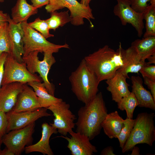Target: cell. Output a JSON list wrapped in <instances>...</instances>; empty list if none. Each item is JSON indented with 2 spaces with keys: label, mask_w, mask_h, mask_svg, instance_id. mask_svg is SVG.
I'll return each mask as SVG.
<instances>
[{
  "label": "cell",
  "mask_w": 155,
  "mask_h": 155,
  "mask_svg": "<svg viewBox=\"0 0 155 155\" xmlns=\"http://www.w3.org/2000/svg\"><path fill=\"white\" fill-rule=\"evenodd\" d=\"M68 8L70 11V22L75 26L84 24V19L87 20L92 26L91 20L94 18L92 10L90 6H86L79 2L77 0H50L45 9L51 13L64 8Z\"/></svg>",
  "instance_id": "obj_7"
},
{
  "label": "cell",
  "mask_w": 155,
  "mask_h": 155,
  "mask_svg": "<svg viewBox=\"0 0 155 155\" xmlns=\"http://www.w3.org/2000/svg\"><path fill=\"white\" fill-rule=\"evenodd\" d=\"M114 149L111 146H108L103 149L101 152V155H115Z\"/></svg>",
  "instance_id": "obj_37"
},
{
  "label": "cell",
  "mask_w": 155,
  "mask_h": 155,
  "mask_svg": "<svg viewBox=\"0 0 155 155\" xmlns=\"http://www.w3.org/2000/svg\"><path fill=\"white\" fill-rule=\"evenodd\" d=\"M131 46L142 59L145 60L155 54V36L136 39L131 43Z\"/></svg>",
  "instance_id": "obj_24"
},
{
  "label": "cell",
  "mask_w": 155,
  "mask_h": 155,
  "mask_svg": "<svg viewBox=\"0 0 155 155\" xmlns=\"http://www.w3.org/2000/svg\"><path fill=\"white\" fill-rule=\"evenodd\" d=\"M27 84L33 89L38 97L41 107L47 108L51 105L63 100L62 99L55 97L50 94L45 88L43 82L33 81Z\"/></svg>",
  "instance_id": "obj_23"
},
{
  "label": "cell",
  "mask_w": 155,
  "mask_h": 155,
  "mask_svg": "<svg viewBox=\"0 0 155 155\" xmlns=\"http://www.w3.org/2000/svg\"><path fill=\"white\" fill-rule=\"evenodd\" d=\"M2 143V137H0V150H1V147Z\"/></svg>",
  "instance_id": "obj_44"
},
{
  "label": "cell",
  "mask_w": 155,
  "mask_h": 155,
  "mask_svg": "<svg viewBox=\"0 0 155 155\" xmlns=\"http://www.w3.org/2000/svg\"><path fill=\"white\" fill-rule=\"evenodd\" d=\"M127 77L117 71L114 75L106 80V89L111 94L113 100L117 103L123 98L129 94L130 92L129 85L127 83Z\"/></svg>",
  "instance_id": "obj_17"
},
{
  "label": "cell",
  "mask_w": 155,
  "mask_h": 155,
  "mask_svg": "<svg viewBox=\"0 0 155 155\" xmlns=\"http://www.w3.org/2000/svg\"><path fill=\"white\" fill-rule=\"evenodd\" d=\"M42 128L41 139L36 144L26 146L24 149L26 154L37 152L44 155H54L49 144V140L52 134L58 133L57 130L46 123L42 124Z\"/></svg>",
  "instance_id": "obj_18"
},
{
  "label": "cell",
  "mask_w": 155,
  "mask_h": 155,
  "mask_svg": "<svg viewBox=\"0 0 155 155\" xmlns=\"http://www.w3.org/2000/svg\"><path fill=\"white\" fill-rule=\"evenodd\" d=\"M92 0H81L80 3L86 6H89V3Z\"/></svg>",
  "instance_id": "obj_42"
},
{
  "label": "cell",
  "mask_w": 155,
  "mask_h": 155,
  "mask_svg": "<svg viewBox=\"0 0 155 155\" xmlns=\"http://www.w3.org/2000/svg\"><path fill=\"white\" fill-rule=\"evenodd\" d=\"M144 83L146 85L150 90L151 93L155 100V81H154L147 77L143 78Z\"/></svg>",
  "instance_id": "obj_35"
},
{
  "label": "cell",
  "mask_w": 155,
  "mask_h": 155,
  "mask_svg": "<svg viewBox=\"0 0 155 155\" xmlns=\"http://www.w3.org/2000/svg\"><path fill=\"white\" fill-rule=\"evenodd\" d=\"M4 1V0H0V2H3Z\"/></svg>",
  "instance_id": "obj_45"
},
{
  "label": "cell",
  "mask_w": 155,
  "mask_h": 155,
  "mask_svg": "<svg viewBox=\"0 0 155 155\" xmlns=\"http://www.w3.org/2000/svg\"><path fill=\"white\" fill-rule=\"evenodd\" d=\"M124 50L121 43L116 51L105 45L84 59L100 82L113 77L124 65Z\"/></svg>",
  "instance_id": "obj_1"
},
{
  "label": "cell",
  "mask_w": 155,
  "mask_h": 155,
  "mask_svg": "<svg viewBox=\"0 0 155 155\" xmlns=\"http://www.w3.org/2000/svg\"><path fill=\"white\" fill-rule=\"evenodd\" d=\"M47 110L41 107L32 111L15 112L11 110L6 113L8 122L6 133L25 127L41 118L51 116Z\"/></svg>",
  "instance_id": "obj_12"
},
{
  "label": "cell",
  "mask_w": 155,
  "mask_h": 155,
  "mask_svg": "<svg viewBox=\"0 0 155 155\" xmlns=\"http://www.w3.org/2000/svg\"><path fill=\"white\" fill-rule=\"evenodd\" d=\"M35 125L34 122L23 128L10 131L2 137V143L14 155H20L26 146L32 142Z\"/></svg>",
  "instance_id": "obj_9"
},
{
  "label": "cell",
  "mask_w": 155,
  "mask_h": 155,
  "mask_svg": "<svg viewBox=\"0 0 155 155\" xmlns=\"http://www.w3.org/2000/svg\"><path fill=\"white\" fill-rule=\"evenodd\" d=\"M131 80L132 92L134 94L139 102L138 106L155 111V100L151 92L144 88L142 78L139 76H132Z\"/></svg>",
  "instance_id": "obj_19"
},
{
  "label": "cell",
  "mask_w": 155,
  "mask_h": 155,
  "mask_svg": "<svg viewBox=\"0 0 155 155\" xmlns=\"http://www.w3.org/2000/svg\"><path fill=\"white\" fill-rule=\"evenodd\" d=\"M117 103L118 108L122 111H125L127 117L130 119L133 118L135 109L139 104L134 94L132 92Z\"/></svg>",
  "instance_id": "obj_27"
},
{
  "label": "cell",
  "mask_w": 155,
  "mask_h": 155,
  "mask_svg": "<svg viewBox=\"0 0 155 155\" xmlns=\"http://www.w3.org/2000/svg\"><path fill=\"white\" fill-rule=\"evenodd\" d=\"M40 108L38 97L33 89L27 83H25L11 111L19 112L35 110Z\"/></svg>",
  "instance_id": "obj_15"
},
{
  "label": "cell",
  "mask_w": 155,
  "mask_h": 155,
  "mask_svg": "<svg viewBox=\"0 0 155 155\" xmlns=\"http://www.w3.org/2000/svg\"><path fill=\"white\" fill-rule=\"evenodd\" d=\"M139 72L143 78L147 77L155 81V65L146 63L142 67Z\"/></svg>",
  "instance_id": "obj_31"
},
{
  "label": "cell",
  "mask_w": 155,
  "mask_h": 155,
  "mask_svg": "<svg viewBox=\"0 0 155 155\" xmlns=\"http://www.w3.org/2000/svg\"><path fill=\"white\" fill-rule=\"evenodd\" d=\"M135 119L127 117L124 120V126L121 129L117 138L119 140V147L122 150L129 137L134 127Z\"/></svg>",
  "instance_id": "obj_28"
},
{
  "label": "cell",
  "mask_w": 155,
  "mask_h": 155,
  "mask_svg": "<svg viewBox=\"0 0 155 155\" xmlns=\"http://www.w3.org/2000/svg\"><path fill=\"white\" fill-rule=\"evenodd\" d=\"M69 133L71 135L70 137L62 135L59 137L67 141V147L72 155H92L98 152L96 147L91 143L87 136L73 131Z\"/></svg>",
  "instance_id": "obj_13"
},
{
  "label": "cell",
  "mask_w": 155,
  "mask_h": 155,
  "mask_svg": "<svg viewBox=\"0 0 155 155\" xmlns=\"http://www.w3.org/2000/svg\"><path fill=\"white\" fill-rule=\"evenodd\" d=\"M47 108L53 113L55 117L53 123L50 125L57 129L58 132L66 136L73 131L76 117L70 110L69 104L62 100Z\"/></svg>",
  "instance_id": "obj_10"
},
{
  "label": "cell",
  "mask_w": 155,
  "mask_h": 155,
  "mask_svg": "<svg viewBox=\"0 0 155 155\" xmlns=\"http://www.w3.org/2000/svg\"><path fill=\"white\" fill-rule=\"evenodd\" d=\"M11 46L8 31V22L0 25V53L10 54Z\"/></svg>",
  "instance_id": "obj_29"
},
{
  "label": "cell",
  "mask_w": 155,
  "mask_h": 155,
  "mask_svg": "<svg viewBox=\"0 0 155 155\" xmlns=\"http://www.w3.org/2000/svg\"><path fill=\"white\" fill-rule=\"evenodd\" d=\"M38 9L28 3L26 0H17L11 9V19L16 23L27 21L31 16L37 13Z\"/></svg>",
  "instance_id": "obj_22"
},
{
  "label": "cell",
  "mask_w": 155,
  "mask_h": 155,
  "mask_svg": "<svg viewBox=\"0 0 155 155\" xmlns=\"http://www.w3.org/2000/svg\"><path fill=\"white\" fill-rule=\"evenodd\" d=\"M117 4L113 9V13L120 19L123 26L131 24L136 30L137 36L140 37L144 28L142 13L137 12L131 7L130 0H116Z\"/></svg>",
  "instance_id": "obj_11"
},
{
  "label": "cell",
  "mask_w": 155,
  "mask_h": 155,
  "mask_svg": "<svg viewBox=\"0 0 155 155\" xmlns=\"http://www.w3.org/2000/svg\"><path fill=\"white\" fill-rule=\"evenodd\" d=\"M150 0H130L132 8L136 11L140 13L142 12L148 4V2Z\"/></svg>",
  "instance_id": "obj_32"
},
{
  "label": "cell",
  "mask_w": 155,
  "mask_h": 155,
  "mask_svg": "<svg viewBox=\"0 0 155 155\" xmlns=\"http://www.w3.org/2000/svg\"><path fill=\"white\" fill-rule=\"evenodd\" d=\"M69 80L72 92L77 99L85 104L92 100L98 93L100 82L84 59L71 73Z\"/></svg>",
  "instance_id": "obj_3"
},
{
  "label": "cell",
  "mask_w": 155,
  "mask_h": 155,
  "mask_svg": "<svg viewBox=\"0 0 155 155\" xmlns=\"http://www.w3.org/2000/svg\"><path fill=\"white\" fill-rule=\"evenodd\" d=\"M8 31L11 46L10 54L18 62H23L24 53L23 31L21 23H16L9 17Z\"/></svg>",
  "instance_id": "obj_14"
},
{
  "label": "cell",
  "mask_w": 155,
  "mask_h": 155,
  "mask_svg": "<svg viewBox=\"0 0 155 155\" xmlns=\"http://www.w3.org/2000/svg\"><path fill=\"white\" fill-rule=\"evenodd\" d=\"M39 53L37 51H34L23 56V61L26 64L27 69L31 73L34 74L38 73L39 74L49 93L55 96V87L48 79L49 70L56 61L53 55V53L51 52L44 53L43 60L40 61L38 56Z\"/></svg>",
  "instance_id": "obj_6"
},
{
  "label": "cell",
  "mask_w": 155,
  "mask_h": 155,
  "mask_svg": "<svg viewBox=\"0 0 155 155\" xmlns=\"http://www.w3.org/2000/svg\"><path fill=\"white\" fill-rule=\"evenodd\" d=\"M124 56L125 60L124 65L117 71L122 73L127 78H129L128 73H138L146 62L145 60L141 58L131 46L124 50Z\"/></svg>",
  "instance_id": "obj_20"
},
{
  "label": "cell",
  "mask_w": 155,
  "mask_h": 155,
  "mask_svg": "<svg viewBox=\"0 0 155 155\" xmlns=\"http://www.w3.org/2000/svg\"><path fill=\"white\" fill-rule=\"evenodd\" d=\"M124 120L117 111L108 113L102 125L104 133L110 139L117 138L124 126Z\"/></svg>",
  "instance_id": "obj_21"
},
{
  "label": "cell",
  "mask_w": 155,
  "mask_h": 155,
  "mask_svg": "<svg viewBox=\"0 0 155 155\" xmlns=\"http://www.w3.org/2000/svg\"><path fill=\"white\" fill-rule=\"evenodd\" d=\"M50 0H30L32 5L38 9L44 5H48Z\"/></svg>",
  "instance_id": "obj_36"
},
{
  "label": "cell",
  "mask_w": 155,
  "mask_h": 155,
  "mask_svg": "<svg viewBox=\"0 0 155 155\" xmlns=\"http://www.w3.org/2000/svg\"><path fill=\"white\" fill-rule=\"evenodd\" d=\"M8 122L6 113L0 110V137H2L6 133Z\"/></svg>",
  "instance_id": "obj_33"
},
{
  "label": "cell",
  "mask_w": 155,
  "mask_h": 155,
  "mask_svg": "<svg viewBox=\"0 0 155 155\" xmlns=\"http://www.w3.org/2000/svg\"><path fill=\"white\" fill-rule=\"evenodd\" d=\"M150 4L155 5V0H150Z\"/></svg>",
  "instance_id": "obj_43"
},
{
  "label": "cell",
  "mask_w": 155,
  "mask_h": 155,
  "mask_svg": "<svg viewBox=\"0 0 155 155\" xmlns=\"http://www.w3.org/2000/svg\"><path fill=\"white\" fill-rule=\"evenodd\" d=\"M107 111L102 93L100 92L78 110L75 123L76 132L83 134L92 140L100 133Z\"/></svg>",
  "instance_id": "obj_2"
},
{
  "label": "cell",
  "mask_w": 155,
  "mask_h": 155,
  "mask_svg": "<svg viewBox=\"0 0 155 155\" xmlns=\"http://www.w3.org/2000/svg\"><path fill=\"white\" fill-rule=\"evenodd\" d=\"M21 24L24 32L23 56L34 51L43 53L51 52L54 53L58 52L62 48L69 49V46L67 44H56L48 41L40 33L31 27L27 21Z\"/></svg>",
  "instance_id": "obj_5"
},
{
  "label": "cell",
  "mask_w": 155,
  "mask_h": 155,
  "mask_svg": "<svg viewBox=\"0 0 155 155\" xmlns=\"http://www.w3.org/2000/svg\"><path fill=\"white\" fill-rule=\"evenodd\" d=\"M24 84L13 82L1 86L0 88V110L6 113L12 109Z\"/></svg>",
  "instance_id": "obj_16"
},
{
  "label": "cell",
  "mask_w": 155,
  "mask_h": 155,
  "mask_svg": "<svg viewBox=\"0 0 155 155\" xmlns=\"http://www.w3.org/2000/svg\"><path fill=\"white\" fill-rule=\"evenodd\" d=\"M155 116L153 113L142 112L137 115L130 135L122 150V153L131 150L138 144L152 146L155 141Z\"/></svg>",
  "instance_id": "obj_4"
},
{
  "label": "cell",
  "mask_w": 155,
  "mask_h": 155,
  "mask_svg": "<svg viewBox=\"0 0 155 155\" xmlns=\"http://www.w3.org/2000/svg\"><path fill=\"white\" fill-rule=\"evenodd\" d=\"M8 54L6 52L0 53V88L4 75V63Z\"/></svg>",
  "instance_id": "obj_34"
},
{
  "label": "cell",
  "mask_w": 155,
  "mask_h": 155,
  "mask_svg": "<svg viewBox=\"0 0 155 155\" xmlns=\"http://www.w3.org/2000/svg\"><path fill=\"white\" fill-rule=\"evenodd\" d=\"M9 17L7 13L0 10V25L5 22H8Z\"/></svg>",
  "instance_id": "obj_38"
},
{
  "label": "cell",
  "mask_w": 155,
  "mask_h": 155,
  "mask_svg": "<svg viewBox=\"0 0 155 155\" xmlns=\"http://www.w3.org/2000/svg\"><path fill=\"white\" fill-rule=\"evenodd\" d=\"M147 59H148V62H146V64L150 65L151 64H155V54L150 56Z\"/></svg>",
  "instance_id": "obj_41"
},
{
  "label": "cell",
  "mask_w": 155,
  "mask_h": 155,
  "mask_svg": "<svg viewBox=\"0 0 155 155\" xmlns=\"http://www.w3.org/2000/svg\"><path fill=\"white\" fill-rule=\"evenodd\" d=\"M142 14L146 21V31L143 37L155 36V5L148 4Z\"/></svg>",
  "instance_id": "obj_25"
},
{
  "label": "cell",
  "mask_w": 155,
  "mask_h": 155,
  "mask_svg": "<svg viewBox=\"0 0 155 155\" xmlns=\"http://www.w3.org/2000/svg\"><path fill=\"white\" fill-rule=\"evenodd\" d=\"M132 152L131 155H140V150L139 148L137 146H135L131 150Z\"/></svg>",
  "instance_id": "obj_40"
},
{
  "label": "cell",
  "mask_w": 155,
  "mask_h": 155,
  "mask_svg": "<svg viewBox=\"0 0 155 155\" xmlns=\"http://www.w3.org/2000/svg\"><path fill=\"white\" fill-rule=\"evenodd\" d=\"M28 24L31 27L38 31L46 39L54 36L49 32L50 29L46 20H42L38 18Z\"/></svg>",
  "instance_id": "obj_30"
},
{
  "label": "cell",
  "mask_w": 155,
  "mask_h": 155,
  "mask_svg": "<svg viewBox=\"0 0 155 155\" xmlns=\"http://www.w3.org/2000/svg\"><path fill=\"white\" fill-rule=\"evenodd\" d=\"M0 155H14V154L6 147L3 150H0Z\"/></svg>",
  "instance_id": "obj_39"
},
{
  "label": "cell",
  "mask_w": 155,
  "mask_h": 155,
  "mask_svg": "<svg viewBox=\"0 0 155 155\" xmlns=\"http://www.w3.org/2000/svg\"><path fill=\"white\" fill-rule=\"evenodd\" d=\"M69 10L58 12L55 11L51 13L50 17L46 20L49 28L55 31L60 27H63L70 22L71 18Z\"/></svg>",
  "instance_id": "obj_26"
},
{
  "label": "cell",
  "mask_w": 155,
  "mask_h": 155,
  "mask_svg": "<svg viewBox=\"0 0 155 155\" xmlns=\"http://www.w3.org/2000/svg\"><path fill=\"white\" fill-rule=\"evenodd\" d=\"M33 81L42 82V80L37 74L31 73L24 62H19L8 54L4 63L1 86L13 82L27 83Z\"/></svg>",
  "instance_id": "obj_8"
}]
</instances>
